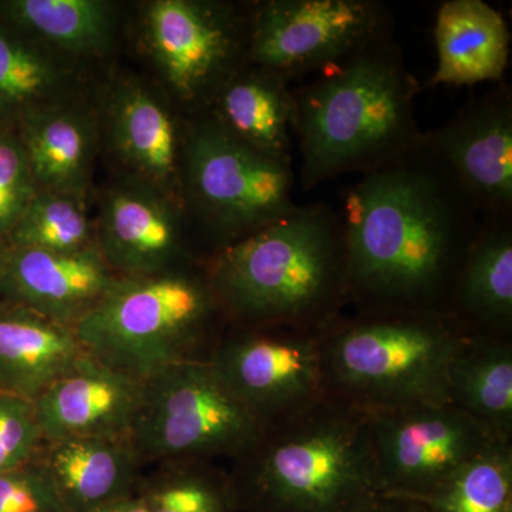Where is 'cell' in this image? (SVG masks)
<instances>
[{
	"instance_id": "cell-21",
	"label": "cell",
	"mask_w": 512,
	"mask_h": 512,
	"mask_svg": "<svg viewBox=\"0 0 512 512\" xmlns=\"http://www.w3.org/2000/svg\"><path fill=\"white\" fill-rule=\"evenodd\" d=\"M86 355L70 326L23 306L0 305V393L35 402Z\"/></svg>"
},
{
	"instance_id": "cell-20",
	"label": "cell",
	"mask_w": 512,
	"mask_h": 512,
	"mask_svg": "<svg viewBox=\"0 0 512 512\" xmlns=\"http://www.w3.org/2000/svg\"><path fill=\"white\" fill-rule=\"evenodd\" d=\"M79 63L0 19V133L35 111L82 100Z\"/></svg>"
},
{
	"instance_id": "cell-9",
	"label": "cell",
	"mask_w": 512,
	"mask_h": 512,
	"mask_svg": "<svg viewBox=\"0 0 512 512\" xmlns=\"http://www.w3.org/2000/svg\"><path fill=\"white\" fill-rule=\"evenodd\" d=\"M254 3L154 0L143 13L147 55L168 93L188 114L208 110L221 87L248 63Z\"/></svg>"
},
{
	"instance_id": "cell-2",
	"label": "cell",
	"mask_w": 512,
	"mask_h": 512,
	"mask_svg": "<svg viewBox=\"0 0 512 512\" xmlns=\"http://www.w3.org/2000/svg\"><path fill=\"white\" fill-rule=\"evenodd\" d=\"M419 92L393 35L293 89L302 187L311 191L343 174L369 173L416 146L423 134Z\"/></svg>"
},
{
	"instance_id": "cell-30",
	"label": "cell",
	"mask_w": 512,
	"mask_h": 512,
	"mask_svg": "<svg viewBox=\"0 0 512 512\" xmlns=\"http://www.w3.org/2000/svg\"><path fill=\"white\" fill-rule=\"evenodd\" d=\"M37 194L28 157L16 131L0 133V238L8 237Z\"/></svg>"
},
{
	"instance_id": "cell-6",
	"label": "cell",
	"mask_w": 512,
	"mask_h": 512,
	"mask_svg": "<svg viewBox=\"0 0 512 512\" xmlns=\"http://www.w3.org/2000/svg\"><path fill=\"white\" fill-rule=\"evenodd\" d=\"M228 322L207 264L120 276L74 326L84 349L144 380L165 367L210 359Z\"/></svg>"
},
{
	"instance_id": "cell-31",
	"label": "cell",
	"mask_w": 512,
	"mask_h": 512,
	"mask_svg": "<svg viewBox=\"0 0 512 512\" xmlns=\"http://www.w3.org/2000/svg\"><path fill=\"white\" fill-rule=\"evenodd\" d=\"M43 444L35 404L0 393V474L36 460Z\"/></svg>"
},
{
	"instance_id": "cell-5",
	"label": "cell",
	"mask_w": 512,
	"mask_h": 512,
	"mask_svg": "<svg viewBox=\"0 0 512 512\" xmlns=\"http://www.w3.org/2000/svg\"><path fill=\"white\" fill-rule=\"evenodd\" d=\"M468 335L444 313L345 312L320 336L323 394L367 414L446 403L448 369Z\"/></svg>"
},
{
	"instance_id": "cell-13",
	"label": "cell",
	"mask_w": 512,
	"mask_h": 512,
	"mask_svg": "<svg viewBox=\"0 0 512 512\" xmlns=\"http://www.w3.org/2000/svg\"><path fill=\"white\" fill-rule=\"evenodd\" d=\"M185 222L177 201L127 177L101 198L96 247L110 268L127 278L207 264L194 251Z\"/></svg>"
},
{
	"instance_id": "cell-25",
	"label": "cell",
	"mask_w": 512,
	"mask_h": 512,
	"mask_svg": "<svg viewBox=\"0 0 512 512\" xmlns=\"http://www.w3.org/2000/svg\"><path fill=\"white\" fill-rule=\"evenodd\" d=\"M447 399L495 439L512 441V339L470 333L448 369Z\"/></svg>"
},
{
	"instance_id": "cell-26",
	"label": "cell",
	"mask_w": 512,
	"mask_h": 512,
	"mask_svg": "<svg viewBox=\"0 0 512 512\" xmlns=\"http://www.w3.org/2000/svg\"><path fill=\"white\" fill-rule=\"evenodd\" d=\"M0 19L80 62L106 56L116 39V6L104 0H0Z\"/></svg>"
},
{
	"instance_id": "cell-23",
	"label": "cell",
	"mask_w": 512,
	"mask_h": 512,
	"mask_svg": "<svg viewBox=\"0 0 512 512\" xmlns=\"http://www.w3.org/2000/svg\"><path fill=\"white\" fill-rule=\"evenodd\" d=\"M450 315L473 335L512 339V217L481 218Z\"/></svg>"
},
{
	"instance_id": "cell-35",
	"label": "cell",
	"mask_w": 512,
	"mask_h": 512,
	"mask_svg": "<svg viewBox=\"0 0 512 512\" xmlns=\"http://www.w3.org/2000/svg\"><path fill=\"white\" fill-rule=\"evenodd\" d=\"M9 245L0 238V305L3 303V286H5L6 262H8Z\"/></svg>"
},
{
	"instance_id": "cell-16",
	"label": "cell",
	"mask_w": 512,
	"mask_h": 512,
	"mask_svg": "<svg viewBox=\"0 0 512 512\" xmlns=\"http://www.w3.org/2000/svg\"><path fill=\"white\" fill-rule=\"evenodd\" d=\"M111 150L128 177L181 202L185 120L148 84L124 79L107 101Z\"/></svg>"
},
{
	"instance_id": "cell-8",
	"label": "cell",
	"mask_w": 512,
	"mask_h": 512,
	"mask_svg": "<svg viewBox=\"0 0 512 512\" xmlns=\"http://www.w3.org/2000/svg\"><path fill=\"white\" fill-rule=\"evenodd\" d=\"M265 424L232 393L210 359L165 367L143 380L128 439L147 464L234 461Z\"/></svg>"
},
{
	"instance_id": "cell-18",
	"label": "cell",
	"mask_w": 512,
	"mask_h": 512,
	"mask_svg": "<svg viewBox=\"0 0 512 512\" xmlns=\"http://www.w3.org/2000/svg\"><path fill=\"white\" fill-rule=\"evenodd\" d=\"M37 191L86 200L99 151L100 119L82 100L46 107L16 128Z\"/></svg>"
},
{
	"instance_id": "cell-34",
	"label": "cell",
	"mask_w": 512,
	"mask_h": 512,
	"mask_svg": "<svg viewBox=\"0 0 512 512\" xmlns=\"http://www.w3.org/2000/svg\"><path fill=\"white\" fill-rule=\"evenodd\" d=\"M97 512H147L146 508L143 507V504L138 501L136 495L131 491L130 494L126 495V497L121 498V500L116 501L109 505V507L103 508V510Z\"/></svg>"
},
{
	"instance_id": "cell-19",
	"label": "cell",
	"mask_w": 512,
	"mask_h": 512,
	"mask_svg": "<svg viewBox=\"0 0 512 512\" xmlns=\"http://www.w3.org/2000/svg\"><path fill=\"white\" fill-rule=\"evenodd\" d=\"M45 467L67 512H97L126 497L144 464L128 437H74L43 444Z\"/></svg>"
},
{
	"instance_id": "cell-4",
	"label": "cell",
	"mask_w": 512,
	"mask_h": 512,
	"mask_svg": "<svg viewBox=\"0 0 512 512\" xmlns=\"http://www.w3.org/2000/svg\"><path fill=\"white\" fill-rule=\"evenodd\" d=\"M228 474L239 512H360L380 494L369 414L329 397L265 426Z\"/></svg>"
},
{
	"instance_id": "cell-10",
	"label": "cell",
	"mask_w": 512,
	"mask_h": 512,
	"mask_svg": "<svg viewBox=\"0 0 512 512\" xmlns=\"http://www.w3.org/2000/svg\"><path fill=\"white\" fill-rule=\"evenodd\" d=\"M389 35L392 15L379 0H261L254 2L248 63L292 82Z\"/></svg>"
},
{
	"instance_id": "cell-27",
	"label": "cell",
	"mask_w": 512,
	"mask_h": 512,
	"mask_svg": "<svg viewBox=\"0 0 512 512\" xmlns=\"http://www.w3.org/2000/svg\"><path fill=\"white\" fill-rule=\"evenodd\" d=\"M133 494L147 512H239L228 471L205 461L161 464Z\"/></svg>"
},
{
	"instance_id": "cell-7",
	"label": "cell",
	"mask_w": 512,
	"mask_h": 512,
	"mask_svg": "<svg viewBox=\"0 0 512 512\" xmlns=\"http://www.w3.org/2000/svg\"><path fill=\"white\" fill-rule=\"evenodd\" d=\"M295 171L232 136L208 111L185 120L181 202L212 256L288 217Z\"/></svg>"
},
{
	"instance_id": "cell-29",
	"label": "cell",
	"mask_w": 512,
	"mask_h": 512,
	"mask_svg": "<svg viewBox=\"0 0 512 512\" xmlns=\"http://www.w3.org/2000/svg\"><path fill=\"white\" fill-rule=\"evenodd\" d=\"M6 242L12 248L79 252L96 247V228L83 198L37 191Z\"/></svg>"
},
{
	"instance_id": "cell-33",
	"label": "cell",
	"mask_w": 512,
	"mask_h": 512,
	"mask_svg": "<svg viewBox=\"0 0 512 512\" xmlns=\"http://www.w3.org/2000/svg\"><path fill=\"white\" fill-rule=\"evenodd\" d=\"M360 512H434L426 504L409 498L376 495Z\"/></svg>"
},
{
	"instance_id": "cell-11",
	"label": "cell",
	"mask_w": 512,
	"mask_h": 512,
	"mask_svg": "<svg viewBox=\"0 0 512 512\" xmlns=\"http://www.w3.org/2000/svg\"><path fill=\"white\" fill-rule=\"evenodd\" d=\"M322 330L227 326L210 360L265 426L323 399Z\"/></svg>"
},
{
	"instance_id": "cell-28",
	"label": "cell",
	"mask_w": 512,
	"mask_h": 512,
	"mask_svg": "<svg viewBox=\"0 0 512 512\" xmlns=\"http://www.w3.org/2000/svg\"><path fill=\"white\" fill-rule=\"evenodd\" d=\"M420 501L434 512H512V441L495 440Z\"/></svg>"
},
{
	"instance_id": "cell-12",
	"label": "cell",
	"mask_w": 512,
	"mask_h": 512,
	"mask_svg": "<svg viewBox=\"0 0 512 512\" xmlns=\"http://www.w3.org/2000/svg\"><path fill=\"white\" fill-rule=\"evenodd\" d=\"M369 417L379 493L392 497L424 500L498 440L448 402Z\"/></svg>"
},
{
	"instance_id": "cell-1",
	"label": "cell",
	"mask_w": 512,
	"mask_h": 512,
	"mask_svg": "<svg viewBox=\"0 0 512 512\" xmlns=\"http://www.w3.org/2000/svg\"><path fill=\"white\" fill-rule=\"evenodd\" d=\"M339 214L352 312L450 315L481 215L423 134L402 156L360 175Z\"/></svg>"
},
{
	"instance_id": "cell-15",
	"label": "cell",
	"mask_w": 512,
	"mask_h": 512,
	"mask_svg": "<svg viewBox=\"0 0 512 512\" xmlns=\"http://www.w3.org/2000/svg\"><path fill=\"white\" fill-rule=\"evenodd\" d=\"M141 393L143 380L87 352L33 402L43 441L128 437Z\"/></svg>"
},
{
	"instance_id": "cell-17",
	"label": "cell",
	"mask_w": 512,
	"mask_h": 512,
	"mask_svg": "<svg viewBox=\"0 0 512 512\" xmlns=\"http://www.w3.org/2000/svg\"><path fill=\"white\" fill-rule=\"evenodd\" d=\"M119 279L97 247L64 254L9 247L3 302L74 329Z\"/></svg>"
},
{
	"instance_id": "cell-14",
	"label": "cell",
	"mask_w": 512,
	"mask_h": 512,
	"mask_svg": "<svg viewBox=\"0 0 512 512\" xmlns=\"http://www.w3.org/2000/svg\"><path fill=\"white\" fill-rule=\"evenodd\" d=\"M423 141L439 154L481 218L512 217V89L500 83L470 99Z\"/></svg>"
},
{
	"instance_id": "cell-32",
	"label": "cell",
	"mask_w": 512,
	"mask_h": 512,
	"mask_svg": "<svg viewBox=\"0 0 512 512\" xmlns=\"http://www.w3.org/2000/svg\"><path fill=\"white\" fill-rule=\"evenodd\" d=\"M0 512H67L39 460L0 474Z\"/></svg>"
},
{
	"instance_id": "cell-22",
	"label": "cell",
	"mask_w": 512,
	"mask_h": 512,
	"mask_svg": "<svg viewBox=\"0 0 512 512\" xmlns=\"http://www.w3.org/2000/svg\"><path fill=\"white\" fill-rule=\"evenodd\" d=\"M437 69L429 86L504 83L511 36L503 15L483 0H447L437 10Z\"/></svg>"
},
{
	"instance_id": "cell-24",
	"label": "cell",
	"mask_w": 512,
	"mask_h": 512,
	"mask_svg": "<svg viewBox=\"0 0 512 512\" xmlns=\"http://www.w3.org/2000/svg\"><path fill=\"white\" fill-rule=\"evenodd\" d=\"M205 111L255 150L293 163L295 99L291 80L284 74L247 63L221 87Z\"/></svg>"
},
{
	"instance_id": "cell-3",
	"label": "cell",
	"mask_w": 512,
	"mask_h": 512,
	"mask_svg": "<svg viewBox=\"0 0 512 512\" xmlns=\"http://www.w3.org/2000/svg\"><path fill=\"white\" fill-rule=\"evenodd\" d=\"M207 269L229 326L323 330L348 309L345 229L323 202L299 205Z\"/></svg>"
}]
</instances>
